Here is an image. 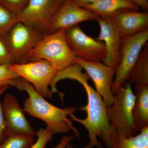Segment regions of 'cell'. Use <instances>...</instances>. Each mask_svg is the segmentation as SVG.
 <instances>
[{
	"label": "cell",
	"mask_w": 148,
	"mask_h": 148,
	"mask_svg": "<svg viewBox=\"0 0 148 148\" xmlns=\"http://www.w3.org/2000/svg\"><path fill=\"white\" fill-rule=\"evenodd\" d=\"M54 135L50 130L46 127L40 128L36 133L38 139L30 148H45L49 142L52 140Z\"/></svg>",
	"instance_id": "obj_22"
},
{
	"label": "cell",
	"mask_w": 148,
	"mask_h": 148,
	"mask_svg": "<svg viewBox=\"0 0 148 148\" xmlns=\"http://www.w3.org/2000/svg\"><path fill=\"white\" fill-rule=\"evenodd\" d=\"M82 8L99 16H111L116 12L125 9L142 10L133 0H99L95 3Z\"/></svg>",
	"instance_id": "obj_16"
},
{
	"label": "cell",
	"mask_w": 148,
	"mask_h": 148,
	"mask_svg": "<svg viewBox=\"0 0 148 148\" xmlns=\"http://www.w3.org/2000/svg\"><path fill=\"white\" fill-rule=\"evenodd\" d=\"M18 21L17 15L0 3V36H4Z\"/></svg>",
	"instance_id": "obj_20"
},
{
	"label": "cell",
	"mask_w": 148,
	"mask_h": 148,
	"mask_svg": "<svg viewBox=\"0 0 148 148\" xmlns=\"http://www.w3.org/2000/svg\"><path fill=\"white\" fill-rule=\"evenodd\" d=\"M60 6L58 0H29L17 15L18 21L47 34L51 20Z\"/></svg>",
	"instance_id": "obj_9"
},
{
	"label": "cell",
	"mask_w": 148,
	"mask_h": 148,
	"mask_svg": "<svg viewBox=\"0 0 148 148\" xmlns=\"http://www.w3.org/2000/svg\"><path fill=\"white\" fill-rule=\"evenodd\" d=\"M131 84L124 83L114 93L112 105L107 107L108 117L113 130L126 137L134 136L138 131L133 117L135 96Z\"/></svg>",
	"instance_id": "obj_4"
},
{
	"label": "cell",
	"mask_w": 148,
	"mask_h": 148,
	"mask_svg": "<svg viewBox=\"0 0 148 148\" xmlns=\"http://www.w3.org/2000/svg\"><path fill=\"white\" fill-rule=\"evenodd\" d=\"M82 70L78 64H75L58 71L51 83V86L56 88L58 82L65 79L75 80L82 86L87 95V103L79 109L86 112V118L80 119L74 114L69 116L87 130L89 140L87 145L89 148H103L98 138L103 140L106 148H111L113 129L108 117L107 106L100 94L89 84V77L86 73H83Z\"/></svg>",
	"instance_id": "obj_1"
},
{
	"label": "cell",
	"mask_w": 148,
	"mask_h": 148,
	"mask_svg": "<svg viewBox=\"0 0 148 148\" xmlns=\"http://www.w3.org/2000/svg\"><path fill=\"white\" fill-rule=\"evenodd\" d=\"M29 0H0V3L18 15L25 8Z\"/></svg>",
	"instance_id": "obj_23"
},
{
	"label": "cell",
	"mask_w": 148,
	"mask_h": 148,
	"mask_svg": "<svg viewBox=\"0 0 148 148\" xmlns=\"http://www.w3.org/2000/svg\"><path fill=\"white\" fill-rule=\"evenodd\" d=\"M30 57L31 61H49L58 71L77 64V56L67 43L64 30L45 35L32 51Z\"/></svg>",
	"instance_id": "obj_3"
},
{
	"label": "cell",
	"mask_w": 148,
	"mask_h": 148,
	"mask_svg": "<svg viewBox=\"0 0 148 148\" xmlns=\"http://www.w3.org/2000/svg\"><path fill=\"white\" fill-rule=\"evenodd\" d=\"M76 63L86 71L89 78L92 80L95 90L102 97L106 106H112L114 102L112 86L116 69L101 61L89 62L77 58Z\"/></svg>",
	"instance_id": "obj_10"
},
{
	"label": "cell",
	"mask_w": 148,
	"mask_h": 148,
	"mask_svg": "<svg viewBox=\"0 0 148 148\" xmlns=\"http://www.w3.org/2000/svg\"><path fill=\"white\" fill-rule=\"evenodd\" d=\"M15 64L8 48L2 37L0 36V65H11Z\"/></svg>",
	"instance_id": "obj_24"
},
{
	"label": "cell",
	"mask_w": 148,
	"mask_h": 148,
	"mask_svg": "<svg viewBox=\"0 0 148 148\" xmlns=\"http://www.w3.org/2000/svg\"><path fill=\"white\" fill-rule=\"evenodd\" d=\"M72 1L79 6L83 7L88 5L95 3L99 0H72Z\"/></svg>",
	"instance_id": "obj_28"
},
{
	"label": "cell",
	"mask_w": 148,
	"mask_h": 148,
	"mask_svg": "<svg viewBox=\"0 0 148 148\" xmlns=\"http://www.w3.org/2000/svg\"><path fill=\"white\" fill-rule=\"evenodd\" d=\"M133 117L138 131L148 127V84H135Z\"/></svg>",
	"instance_id": "obj_15"
},
{
	"label": "cell",
	"mask_w": 148,
	"mask_h": 148,
	"mask_svg": "<svg viewBox=\"0 0 148 148\" xmlns=\"http://www.w3.org/2000/svg\"><path fill=\"white\" fill-rule=\"evenodd\" d=\"M10 67L20 77L31 84L43 97L52 98L49 86L58 71L49 61L40 59L13 64Z\"/></svg>",
	"instance_id": "obj_7"
},
{
	"label": "cell",
	"mask_w": 148,
	"mask_h": 148,
	"mask_svg": "<svg viewBox=\"0 0 148 148\" xmlns=\"http://www.w3.org/2000/svg\"><path fill=\"white\" fill-rule=\"evenodd\" d=\"M140 132L138 135L126 137L113 130L111 148H148V127L141 130Z\"/></svg>",
	"instance_id": "obj_17"
},
{
	"label": "cell",
	"mask_w": 148,
	"mask_h": 148,
	"mask_svg": "<svg viewBox=\"0 0 148 148\" xmlns=\"http://www.w3.org/2000/svg\"><path fill=\"white\" fill-rule=\"evenodd\" d=\"M9 86H5L0 87V145L2 143L5 135V126L3 115L2 108L1 98L2 95Z\"/></svg>",
	"instance_id": "obj_25"
},
{
	"label": "cell",
	"mask_w": 148,
	"mask_h": 148,
	"mask_svg": "<svg viewBox=\"0 0 148 148\" xmlns=\"http://www.w3.org/2000/svg\"><path fill=\"white\" fill-rule=\"evenodd\" d=\"M75 137V135L63 136L61 138L60 142L54 147V148H65L66 145L68 143H70Z\"/></svg>",
	"instance_id": "obj_26"
},
{
	"label": "cell",
	"mask_w": 148,
	"mask_h": 148,
	"mask_svg": "<svg viewBox=\"0 0 148 148\" xmlns=\"http://www.w3.org/2000/svg\"><path fill=\"white\" fill-rule=\"evenodd\" d=\"M140 9L145 12H148V0H133Z\"/></svg>",
	"instance_id": "obj_27"
},
{
	"label": "cell",
	"mask_w": 148,
	"mask_h": 148,
	"mask_svg": "<svg viewBox=\"0 0 148 148\" xmlns=\"http://www.w3.org/2000/svg\"><path fill=\"white\" fill-rule=\"evenodd\" d=\"M20 78L11 68L10 65H0V87H15L16 82Z\"/></svg>",
	"instance_id": "obj_21"
},
{
	"label": "cell",
	"mask_w": 148,
	"mask_h": 148,
	"mask_svg": "<svg viewBox=\"0 0 148 148\" xmlns=\"http://www.w3.org/2000/svg\"><path fill=\"white\" fill-rule=\"evenodd\" d=\"M67 43L77 58L89 62H102L106 56L103 42L86 34L78 24L64 30Z\"/></svg>",
	"instance_id": "obj_8"
},
{
	"label": "cell",
	"mask_w": 148,
	"mask_h": 148,
	"mask_svg": "<svg viewBox=\"0 0 148 148\" xmlns=\"http://www.w3.org/2000/svg\"><path fill=\"white\" fill-rule=\"evenodd\" d=\"M65 148H74L72 146V145L70 144V143H68L67 145H66V147ZM83 148H89V147H88V145H86L85 146H84Z\"/></svg>",
	"instance_id": "obj_29"
},
{
	"label": "cell",
	"mask_w": 148,
	"mask_h": 148,
	"mask_svg": "<svg viewBox=\"0 0 148 148\" xmlns=\"http://www.w3.org/2000/svg\"><path fill=\"white\" fill-rule=\"evenodd\" d=\"M34 143V137L20 134H8L0 148H30Z\"/></svg>",
	"instance_id": "obj_19"
},
{
	"label": "cell",
	"mask_w": 148,
	"mask_h": 148,
	"mask_svg": "<svg viewBox=\"0 0 148 148\" xmlns=\"http://www.w3.org/2000/svg\"><path fill=\"white\" fill-rule=\"evenodd\" d=\"M64 1H65V0H58V3H59V5H61V4L63 3V2H64Z\"/></svg>",
	"instance_id": "obj_30"
},
{
	"label": "cell",
	"mask_w": 148,
	"mask_h": 148,
	"mask_svg": "<svg viewBox=\"0 0 148 148\" xmlns=\"http://www.w3.org/2000/svg\"><path fill=\"white\" fill-rule=\"evenodd\" d=\"M96 21L100 27L96 39L103 42L106 47V57L102 62L116 69L120 61L123 37L112 16H99Z\"/></svg>",
	"instance_id": "obj_12"
},
{
	"label": "cell",
	"mask_w": 148,
	"mask_h": 148,
	"mask_svg": "<svg viewBox=\"0 0 148 148\" xmlns=\"http://www.w3.org/2000/svg\"><path fill=\"white\" fill-rule=\"evenodd\" d=\"M15 87L18 90L26 91L29 95L24 103L22 110L24 112L44 121L47 128L54 134H65L72 130L76 137L80 139L79 131L68 117L75 113V108L69 107L62 109L53 106L39 94L31 84L21 77L17 81Z\"/></svg>",
	"instance_id": "obj_2"
},
{
	"label": "cell",
	"mask_w": 148,
	"mask_h": 148,
	"mask_svg": "<svg viewBox=\"0 0 148 148\" xmlns=\"http://www.w3.org/2000/svg\"><path fill=\"white\" fill-rule=\"evenodd\" d=\"M129 80L135 84H148V45H145L137 64L130 75Z\"/></svg>",
	"instance_id": "obj_18"
},
{
	"label": "cell",
	"mask_w": 148,
	"mask_h": 148,
	"mask_svg": "<svg viewBox=\"0 0 148 148\" xmlns=\"http://www.w3.org/2000/svg\"><path fill=\"white\" fill-rule=\"evenodd\" d=\"M148 40V30L132 36L123 37L120 61L116 69L112 91L116 92L129 80L140 53Z\"/></svg>",
	"instance_id": "obj_6"
},
{
	"label": "cell",
	"mask_w": 148,
	"mask_h": 148,
	"mask_svg": "<svg viewBox=\"0 0 148 148\" xmlns=\"http://www.w3.org/2000/svg\"><path fill=\"white\" fill-rule=\"evenodd\" d=\"M99 16L72 0H65L51 18L47 34L66 30L83 21H96Z\"/></svg>",
	"instance_id": "obj_11"
},
{
	"label": "cell",
	"mask_w": 148,
	"mask_h": 148,
	"mask_svg": "<svg viewBox=\"0 0 148 148\" xmlns=\"http://www.w3.org/2000/svg\"><path fill=\"white\" fill-rule=\"evenodd\" d=\"M1 104L5 123V135L16 134L34 137L36 132L27 121L17 98L7 93Z\"/></svg>",
	"instance_id": "obj_13"
},
{
	"label": "cell",
	"mask_w": 148,
	"mask_h": 148,
	"mask_svg": "<svg viewBox=\"0 0 148 148\" xmlns=\"http://www.w3.org/2000/svg\"><path fill=\"white\" fill-rule=\"evenodd\" d=\"M122 37L127 36L148 30V12L125 9L111 15Z\"/></svg>",
	"instance_id": "obj_14"
},
{
	"label": "cell",
	"mask_w": 148,
	"mask_h": 148,
	"mask_svg": "<svg viewBox=\"0 0 148 148\" xmlns=\"http://www.w3.org/2000/svg\"><path fill=\"white\" fill-rule=\"evenodd\" d=\"M45 35L18 21L2 37L15 64H23L31 61V52Z\"/></svg>",
	"instance_id": "obj_5"
}]
</instances>
